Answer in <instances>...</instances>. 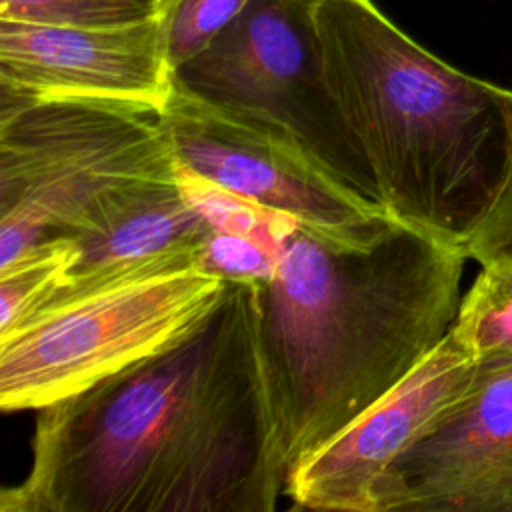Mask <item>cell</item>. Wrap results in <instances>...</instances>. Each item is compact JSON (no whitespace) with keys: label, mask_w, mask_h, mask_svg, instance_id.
<instances>
[{"label":"cell","mask_w":512,"mask_h":512,"mask_svg":"<svg viewBox=\"0 0 512 512\" xmlns=\"http://www.w3.org/2000/svg\"><path fill=\"white\" fill-rule=\"evenodd\" d=\"M164 2H166V0H162V4H164Z\"/></svg>","instance_id":"cell-19"},{"label":"cell","mask_w":512,"mask_h":512,"mask_svg":"<svg viewBox=\"0 0 512 512\" xmlns=\"http://www.w3.org/2000/svg\"><path fill=\"white\" fill-rule=\"evenodd\" d=\"M174 84L286 132L380 202L324 78L314 0H250L208 48L174 70Z\"/></svg>","instance_id":"cell-6"},{"label":"cell","mask_w":512,"mask_h":512,"mask_svg":"<svg viewBox=\"0 0 512 512\" xmlns=\"http://www.w3.org/2000/svg\"><path fill=\"white\" fill-rule=\"evenodd\" d=\"M376 512H512V354L480 358L470 390L390 466Z\"/></svg>","instance_id":"cell-9"},{"label":"cell","mask_w":512,"mask_h":512,"mask_svg":"<svg viewBox=\"0 0 512 512\" xmlns=\"http://www.w3.org/2000/svg\"><path fill=\"white\" fill-rule=\"evenodd\" d=\"M172 88L162 14L114 28L0 20V104L110 100L162 110Z\"/></svg>","instance_id":"cell-10"},{"label":"cell","mask_w":512,"mask_h":512,"mask_svg":"<svg viewBox=\"0 0 512 512\" xmlns=\"http://www.w3.org/2000/svg\"><path fill=\"white\" fill-rule=\"evenodd\" d=\"M210 234V224L184 198L178 176L150 182L120 200L96 226L66 236L72 260L40 308L142 276L202 270Z\"/></svg>","instance_id":"cell-11"},{"label":"cell","mask_w":512,"mask_h":512,"mask_svg":"<svg viewBox=\"0 0 512 512\" xmlns=\"http://www.w3.org/2000/svg\"><path fill=\"white\" fill-rule=\"evenodd\" d=\"M250 0H166L162 8L172 72L208 48Z\"/></svg>","instance_id":"cell-16"},{"label":"cell","mask_w":512,"mask_h":512,"mask_svg":"<svg viewBox=\"0 0 512 512\" xmlns=\"http://www.w3.org/2000/svg\"><path fill=\"white\" fill-rule=\"evenodd\" d=\"M314 22L386 214L466 250L512 168V90L446 64L374 0H314Z\"/></svg>","instance_id":"cell-3"},{"label":"cell","mask_w":512,"mask_h":512,"mask_svg":"<svg viewBox=\"0 0 512 512\" xmlns=\"http://www.w3.org/2000/svg\"><path fill=\"white\" fill-rule=\"evenodd\" d=\"M258 284L166 348L38 410L0 512H272L286 492L260 368Z\"/></svg>","instance_id":"cell-1"},{"label":"cell","mask_w":512,"mask_h":512,"mask_svg":"<svg viewBox=\"0 0 512 512\" xmlns=\"http://www.w3.org/2000/svg\"><path fill=\"white\" fill-rule=\"evenodd\" d=\"M180 164L338 242H364L384 206L340 180L286 132L174 84L162 108Z\"/></svg>","instance_id":"cell-7"},{"label":"cell","mask_w":512,"mask_h":512,"mask_svg":"<svg viewBox=\"0 0 512 512\" xmlns=\"http://www.w3.org/2000/svg\"><path fill=\"white\" fill-rule=\"evenodd\" d=\"M178 184L190 206L210 224L214 232L258 238L272 246H284L300 224L296 218L260 206L178 162Z\"/></svg>","instance_id":"cell-12"},{"label":"cell","mask_w":512,"mask_h":512,"mask_svg":"<svg viewBox=\"0 0 512 512\" xmlns=\"http://www.w3.org/2000/svg\"><path fill=\"white\" fill-rule=\"evenodd\" d=\"M226 284L190 268L40 308L0 334L2 410H40L166 348L212 312Z\"/></svg>","instance_id":"cell-5"},{"label":"cell","mask_w":512,"mask_h":512,"mask_svg":"<svg viewBox=\"0 0 512 512\" xmlns=\"http://www.w3.org/2000/svg\"><path fill=\"white\" fill-rule=\"evenodd\" d=\"M162 0H0V20L114 28L158 18Z\"/></svg>","instance_id":"cell-15"},{"label":"cell","mask_w":512,"mask_h":512,"mask_svg":"<svg viewBox=\"0 0 512 512\" xmlns=\"http://www.w3.org/2000/svg\"><path fill=\"white\" fill-rule=\"evenodd\" d=\"M282 248L258 238L212 230L202 250V270L224 280L264 282L272 274Z\"/></svg>","instance_id":"cell-17"},{"label":"cell","mask_w":512,"mask_h":512,"mask_svg":"<svg viewBox=\"0 0 512 512\" xmlns=\"http://www.w3.org/2000/svg\"><path fill=\"white\" fill-rule=\"evenodd\" d=\"M478 368L450 330L386 396L292 468L284 492L292 508L376 512L390 466L470 390Z\"/></svg>","instance_id":"cell-8"},{"label":"cell","mask_w":512,"mask_h":512,"mask_svg":"<svg viewBox=\"0 0 512 512\" xmlns=\"http://www.w3.org/2000/svg\"><path fill=\"white\" fill-rule=\"evenodd\" d=\"M466 258L394 218L364 242L292 230L256 282L260 368L286 482L446 338Z\"/></svg>","instance_id":"cell-2"},{"label":"cell","mask_w":512,"mask_h":512,"mask_svg":"<svg viewBox=\"0 0 512 512\" xmlns=\"http://www.w3.org/2000/svg\"><path fill=\"white\" fill-rule=\"evenodd\" d=\"M466 254L480 266H512V168L494 208L470 238Z\"/></svg>","instance_id":"cell-18"},{"label":"cell","mask_w":512,"mask_h":512,"mask_svg":"<svg viewBox=\"0 0 512 512\" xmlns=\"http://www.w3.org/2000/svg\"><path fill=\"white\" fill-rule=\"evenodd\" d=\"M452 330L478 360L512 354V266H480Z\"/></svg>","instance_id":"cell-13"},{"label":"cell","mask_w":512,"mask_h":512,"mask_svg":"<svg viewBox=\"0 0 512 512\" xmlns=\"http://www.w3.org/2000/svg\"><path fill=\"white\" fill-rule=\"evenodd\" d=\"M72 260V242L66 236L42 242L16 262L0 268V334L12 330L58 288Z\"/></svg>","instance_id":"cell-14"},{"label":"cell","mask_w":512,"mask_h":512,"mask_svg":"<svg viewBox=\"0 0 512 512\" xmlns=\"http://www.w3.org/2000/svg\"><path fill=\"white\" fill-rule=\"evenodd\" d=\"M176 176L162 110L110 100L0 104V268Z\"/></svg>","instance_id":"cell-4"}]
</instances>
